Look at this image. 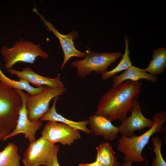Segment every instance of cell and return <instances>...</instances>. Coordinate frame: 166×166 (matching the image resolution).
<instances>
[{
	"instance_id": "ac0fdd59",
	"label": "cell",
	"mask_w": 166,
	"mask_h": 166,
	"mask_svg": "<svg viewBox=\"0 0 166 166\" xmlns=\"http://www.w3.org/2000/svg\"><path fill=\"white\" fill-rule=\"evenodd\" d=\"M96 161L103 166H113L117 161L115 152L112 147L106 142H102L96 148Z\"/></svg>"
},
{
	"instance_id": "d4e9b609",
	"label": "cell",
	"mask_w": 166,
	"mask_h": 166,
	"mask_svg": "<svg viewBox=\"0 0 166 166\" xmlns=\"http://www.w3.org/2000/svg\"><path fill=\"white\" fill-rule=\"evenodd\" d=\"M133 162L131 160H125L122 164L121 165V166H132ZM148 162V160H147L146 161L145 166H147Z\"/></svg>"
},
{
	"instance_id": "ba28073f",
	"label": "cell",
	"mask_w": 166,
	"mask_h": 166,
	"mask_svg": "<svg viewBox=\"0 0 166 166\" xmlns=\"http://www.w3.org/2000/svg\"><path fill=\"white\" fill-rule=\"evenodd\" d=\"M42 136L50 143L70 146L81 138L79 130L62 123L48 121L41 132Z\"/></svg>"
},
{
	"instance_id": "2e32d148",
	"label": "cell",
	"mask_w": 166,
	"mask_h": 166,
	"mask_svg": "<svg viewBox=\"0 0 166 166\" xmlns=\"http://www.w3.org/2000/svg\"><path fill=\"white\" fill-rule=\"evenodd\" d=\"M0 65V82L15 90H24L30 95H36L42 90L44 86L34 87L26 81L23 80L16 81L7 77L2 72Z\"/></svg>"
},
{
	"instance_id": "6da1fadb",
	"label": "cell",
	"mask_w": 166,
	"mask_h": 166,
	"mask_svg": "<svg viewBox=\"0 0 166 166\" xmlns=\"http://www.w3.org/2000/svg\"><path fill=\"white\" fill-rule=\"evenodd\" d=\"M142 85L140 81H127L117 86H112L99 100L95 114L111 121H121L138 101Z\"/></svg>"
},
{
	"instance_id": "8992f818",
	"label": "cell",
	"mask_w": 166,
	"mask_h": 166,
	"mask_svg": "<svg viewBox=\"0 0 166 166\" xmlns=\"http://www.w3.org/2000/svg\"><path fill=\"white\" fill-rule=\"evenodd\" d=\"M59 150V145L50 143L41 136L28 146L23 154V165L51 166Z\"/></svg>"
},
{
	"instance_id": "4316f807",
	"label": "cell",
	"mask_w": 166,
	"mask_h": 166,
	"mask_svg": "<svg viewBox=\"0 0 166 166\" xmlns=\"http://www.w3.org/2000/svg\"><path fill=\"white\" fill-rule=\"evenodd\" d=\"M113 166H121V164L119 162L117 161Z\"/></svg>"
},
{
	"instance_id": "cb8c5ba5",
	"label": "cell",
	"mask_w": 166,
	"mask_h": 166,
	"mask_svg": "<svg viewBox=\"0 0 166 166\" xmlns=\"http://www.w3.org/2000/svg\"><path fill=\"white\" fill-rule=\"evenodd\" d=\"M79 166H103L101 164L96 161L88 164H79Z\"/></svg>"
},
{
	"instance_id": "603a6c76",
	"label": "cell",
	"mask_w": 166,
	"mask_h": 166,
	"mask_svg": "<svg viewBox=\"0 0 166 166\" xmlns=\"http://www.w3.org/2000/svg\"><path fill=\"white\" fill-rule=\"evenodd\" d=\"M11 132L8 129L0 127V141L5 140L6 136Z\"/></svg>"
},
{
	"instance_id": "52a82bcc",
	"label": "cell",
	"mask_w": 166,
	"mask_h": 166,
	"mask_svg": "<svg viewBox=\"0 0 166 166\" xmlns=\"http://www.w3.org/2000/svg\"><path fill=\"white\" fill-rule=\"evenodd\" d=\"M66 91L65 87L57 88L44 86L42 90L36 95L27 94L25 105L29 120H40L49 109L51 101L63 94Z\"/></svg>"
},
{
	"instance_id": "3957f363",
	"label": "cell",
	"mask_w": 166,
	"mask_h": 166,
	"mask_svg": "<svg viewBox=\"0 0 166 166\" xmlns=\"http://www.w3.org/2000/svg\"><path fill=\"white\" fill-rule=\"evenodd\" d=\"M0 52L5 62L4 66L8 70L18 62L34 64L37 58H49V55L38 45L22 39L15 42L10 48L3 46Z\"/></svg>"
},
{
	"instance_id": "9a60e30c",
	"label": "cell",
	"mask_w": 166,
	"mask_h": 166,
	"mask_svg": "<svg viewBox=\"0 0 166 166\" xmlns=\"http://www.w3.org/2000/svg\"><path fill=\"white\" fill-rule=\"evenodd\" d=\"M112 86H116L127 81H137L145 79L152 82L157 81V77L144 71L141 69L132 65L119 75H115L113 77Z\"/></svg>"
},
{
	"instance_id": "8fae6325",
	"label": "cell",
	"mask_w": 166,
	"mask_h": 166,
	"mask_svg": "<svg viewBox=\"0 0 166 166\" xmlns=\"http://www.w3.org/2000/svg\"><path fill=\"white\" fill-rule=\"evenodd\" d=\"M131 115L121 121L118 126L119 132L122 136L131 137L134 135L135 131H141L153 125V120L145 117L143 114L140 107L137 101L132 107Z\"/></svg>"
},
{
	"instance_id": "5b68a950",
	"label": "cell",
	"mask_w": 166,
	"mask_h": 166,
	"mask_svg": "<svg viewBox=\"0 0 166 166\" xmlns=\"http://www.w3.org/2000/svg\"><path fill=\"white\" fill-rule=\"evenodd\" d=\"M22 104L17 91L0 82V127L14 130Z\"/></svg>"
},
{
	"instance_id": "9c48e42d",
	"label": "cell",
	"mask_w": 166,
	"mask_h": 166,
	"mask_svg": "<svg viewBox=\"0 0 166 166\" xmlns=\"http://www.w3.org/2000/svg\"><path fill=\"white\" fill-rule=\"evenodd\" d=\"M21 96L22 101V104L19 111L17 124L15 128L5 138V140L22 133L24 135L30 143L36 140V134L37 132L42 127V121L40 120L31 121L28 118L27 111L25 105L27 94L22 91L16 90Z\"/></svg>"
},
{
	"instance_id": "e0dca14e",
	"label": "cell",
	"mask_w": 166,
	"mask_h": 166,
	"mask_svg": "<svg viewBox=\"0 0 166 166\" xmlns=\"http://www.w3.org/2000/svg\"><path fill=\"white\" fill-rule=\"evenodd\" d=\"M21 159L18 147L14 143H9L0 151V166H20Z\"/></svg>"
},
{
	"instance_id": "7402d4cb",
	"label": "cell",
	"mask_w": 166,
	"mask_h": 166,
	"mask_svg": "<svg viewBox=\"0 0 166 166\" xmlns=\"http://www.w3.org/2000/svg\"><path fill=\"white\" fill-rule=\"evenodd\" d=\"M152 59L166 65V49L162 47L155 50Z\"/></svg>"
},
{
	"instance_id": "5bb4252c",
	"label": "cell",
	"mask_w": 166,
	"mask_h": 166,
	"mask_svg": "<svg viewBox=\"0 0 166 166\" xmlns=\"http://www.w3.org/2000/svg\"><path fill=\"white\" fill-rule=\"evenodd\" d=\"M58 100V97L54 98L52 106L47 112L41 118V121H53L63 123L73 128L83 131L87 134H91L90 129L87 128L89 124L88 120L75 121L69 120L58 113L56 109V104Z\"/></svg>"
},
{
	"instance_id": "d6986e66",
	"label": "cell",
	"mask_w": 166,
	"mask_h": 166,
	"mask_svg": "<svg viewBox=\"0 0 166 166\" xmlns=\"http://www.w3.org/2000/svg\"><path fill=\"white\" fill-rule=\"evenodd\" d=\"M125 42L124 52L121 59L115 68L110 70L106 71L101 74V78L103 80H107L116 74L126 70L132 65L129 57L128 40L127 38L125 39Z\"/></svg>"
},
{
	"instance_id": "484cf974",
	"label": "cell",
	"mask_w": 166,
	"mask_h": 166,
	"mask_svg": "<svg viewBox=\"0 0 166 166\" xmlns=\"http://www.w3.org/2000/svg\"><path fill=\"white\" fill-rule=\"evenodd\" d=\"M51 166H60L58 161L57 157L54 159Z\"/></svg>"
},
{
	"instance_id": "277c9868",
	"label": "cell",
	"mask_w": 166,
	"mask_h": 166,
	"mask_svg": "<svg viewBox=\"0 0 166 166\" xmlns=\"http://www.w3.org/2000/svg\"><path fill=\"white\" fill-rule=\"evenodd\" d=\"M86 54L82 59H77L71 64L76 68L78 76L83 78L93 72L102 74L106 71L112 64L122 56L120 52L103 53L93 52L87 47Z\"/></svg>"
},
{
	"instance_id": "30bf717a",
	"label": "cell",
	"mask_w": 166,
	"mask_h": 166,
	"mask_svg": "<svg viewBox=\"0 0 166 166\" xmlns=\"http://www.w3.org/2000/svg\"><path fill=\"white\" fill-rule=\"evenodd\" d=\"M33 10V12L39 15L44 25L46 26L47 30L52 32L59 41L64 53L63 61L61 67V69H63L67 62L71 57H76L83 58L85 57V52H81L77 49L75 47L73 40L77 39L78 35L77 31H72L67 34L63 35L60 33L51 23L45 19L39 13L35 7Z\"/></svg>"
},
{
	"instance_id": "4fadbf2b",
	"label": "cell",
	"mask_w": 166,
	"mask_h": 166,
	"mask_svg": "<svg viewBox=\"0 0 166 166\" xmlns=\"http://www.w3.org/2000/svg\"><path fill=\"white\" fill-rule=\"evenodd\" d=\"M92 132L96 136H101L106 140H113L119 132L118 127L115 126L111 121L105 117L94 114L88 120Z\"/></svg>"
},
{
	"instance_id": "7c38bea8",
	"label": "cell",
	"mask_w": 166,
	"mask_h": 166,
	"mask_svg": "<svg viewBox=\"0 0 166 166\" xmlns=\"http://www.w3.org/2000/svg\"><path fill=\"white\" fill-rule=\"evenodd\" d=\"M7 70L9 73L15 75L19 80L26 81L38 87L43 86L57 88L65 87L59 76L53 78L44 77L37 74L29 67H25L21 71L13 68Z\"/></svg>"
},
{
	"instance_id": "7a4b0ae2",
	"label": "cell",
	"mask_w": 166,
	"mask_h": 166,
	"mask_svg": "<svg viewBox=\"0 0 166 166\" xmlns=\"http://www.w3.org/2000/svg\"><path fill=\"white\" fill-rule=\"evenodd\" d=\"M152 120V127L142 134L131 137L122 136L118 140L117 145L118 151L124 156L125 160L142 162L145 160L142 153L146 146L154 135L162 131L163 125L166 121V112L161 111L156 113Z\"/></svg>"
},
{
	"instance_id": "44dd1931",
	"label": "cell",
	"mask_w": 166,
	"mask_h": 166,
	"mask_svg": "<svg viewBox=\"0 0 166 166\" xmlns=\"http://www.w3.org/2000/svg\"><path fill=\"white\" fill-rule=\"evenodd\" d=\"M166 65L153 59H152L148 66L143 71L151 75L156 76L163 72Z\"/></svg>"
},
{
	"instance_id": "ffe728a7",
	"label": "cell",
	"mask_w": 166,
	"mask_h": 166,
	"mask_svg": "<svg viewBox=\"0 0 166 166\" xmlns=\"http://www.w3.org/2000/svg\"><path fill=\"white\" fill-rule=\"evenodd\" d=\"M151 140L153 144V152L155 155L152 166H166L161 152L162 140L157 136H153Z\"/></svg>"
}]
</instances>
